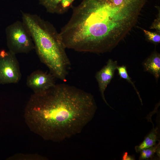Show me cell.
Returning a JSON list of instances; mask_svg holds the SVG:
<instances>
[{
	"label": "cell",
	"mask_w": 160,
	"mask_h": 160,
	"mask_svg": "<svg viewBox=\"0 0 160 160\" xmlns=\"http://www.w3.org/2000/svg\"><path fill=\"white\" fill-rule=\"evenodd\" d=\"M127 0H82L60 34L66 48L96 53L111 51L134 27Z\"/></svg>",
	"instance_id": "obj_1"
},
{
	"label": "cell",
	"mask_w": 160,
	"mask_h": 160,
	"mask_svg": "<svg viewBox=\"0 0 160 160\" xmlns=\"http://www.w3.org/2000/svg\"><path fill=\"white\" fill-rule=\"evenodd\" d=\"M29 106L37 113L44 132L60 140L80 133L97 108L91 94L64 83L34 93Z\"/></svg>",
	"instance_id": "obj_2"
},
{
	"label": "cell",
	"mask_w": 160,
	"mask_h": 160,
	"mask_svg": "<svg viewBox=\"0 0 160 160\" xmlns=\"http://www.w3.org/2000/svg\"><path fill=\"white\" fill-rule=\"evenodd\" d=\"M40 61L55 78L66 81L70 61L60 33L51 23L37 15L22 12Z\"/></svg>",
	"instance_id": "obj_3"
},
{
	"label": "cell",
	"mask_w": 160,
	"mask_h": 160,
	"mask_svg": "<svg viewBox=\"0 0 160 160\" xmlns=\"http://www.w3.org/2000/svg\"><path fill=\"white\" fill-rule=\"evenodd\" d=\"M9 51L16 55L28 53L34 48L30 33L23 21H17L5 29Z\"/></svg>",
	"instance_id": "obj_4"
},
{
	"label": "cell",
	"mask_w": 160,
	"mask_h": 160,
	"mask_svg": "<svg viewBox=\"0 0 160 160\" xmlns=\"http://www.w3.org/2000/svg\"><path fill=\"white\" fill-rule=\"evenodd\" d=\"M15 54L4 49L0 51V84H15L21 74Z\"/></svg>",
	"instance_id": "obj_5"
},
{
	"label": "cell",
	"mask_w": 160,
	"mask_h": 160,
	"mask_svg": "<svg viewBox=\"0 0 160 160\" xmlns=\"http://www.w3.org/2000/svg\"><path fill=\"white\" fill-rule=\"evenodd\" d=\"M55 78L50 73L37 70L33 71L28 76L26 84L33 90L34 93H39L54 86L55 84Z\"/></svg>",
	"instance_id": "obj_6"
},
{
	"label": "cell",
	"mask_w": 160,
	"mask_h": 160,
	"mask_svg": "<svg viewBox=\"0 0 160 160\" xmlns=\"http://www.w3.org/2000/svg\"><path fill=\"white\" fill-rule=\"evenodd\" d=\"M117 66L116 61L109 59L106 65L96 73L95 76L102 99L106 104L111 108H112L105 100L104 93L108 85L113 78Z\"/></svg>",
	"instance_id": "obj_7"
},
{
	"label": "cell",
	"mask_w": 160,
	"mask_h": 160,
	"mask_svg": "<svg viewBox=\"0 0 160 160\" xmlns=\"http://www.w3.org/2000/svg\"><path fill=\"white\" fill-rule=\"evenodd\" d=\"M75 0H39L40 4L51 13L63 14L72 6Z\"/></svg>",
	"instance_id": "obj_8"
},
{
	"label": "cell",
	"mask_w": 160,
	"mask_h": 160,
	"mask_svg": "<svg viewBox=\"0 0 160 160\" xmlns=\"http://www.w3.org/2000/svg\"><path fill=\"white\" fill-rule=\"evenodd\" d=\"M144 71L152 74L156 81L160 76V55L154 52L143 63Z\"/></svg>",
	"instance_id": "obj_9"
},
{
	"label": "cell",
	"mask_w": 160,
	"mask_h": 160,
	"mask_svg": "<svg viewBox=\"0 0 160 160\" xmlns=\"http://www.w3.org/2000/svg\"><path fill=\"white\" fill-rule=\"evenodd\" d=\"M158 128H153L150 133L145 137L143 141L139 145L135 146V149L137 152L142 150L156 145L158 140Z\"/></svg>",
	"instance_id": "obj_10"
},
{
	"label": "cell",
	"mask_w": 160,
	"mask_h": 160,
	"mask_svg": "<svg viewBox=\"0 0 160 160\" xmlns=\"http://www.w3.org/2000/svg\"><path fill=\"white\" fill-rule=\"evenodd\" d=\"M159 144L153 146L143 149L141 151L139 160L147 159L152 158L155 153L159 156Z\"/></svg>",
	"instance_id": "obj_11"
},
{
	"label": "cell",
	"mask_w": 160,
	"mask_h": 160,
	"mask_svg": "<svg viewBox=\"0 0 160 160\" xmlns=\"http://www.w3.org/2000/svg\"><path fill=\"white\" fill-rule=\"evenodd\" d=\"M116 70H117L118 74L121 78L126 80L129 83L131 84L136 91L141 102L142 103V101L140 97L139 92L136 89L133 82L132 81L131 78L129 76L128 74L126 66L124 65L121 66H118L117 67Z\"/></svg>",
	"instance_id": "obj_12"
},
{
	"label": "cell",
	"mask_w": 160,
	"mask_h": 160,
	"mask_svg": "<svg viewBox=\"0 0 160 160\" xmlns=\"http://www.w3.org/2000/svg\"><path fill=\"white\" fill-rule=\"evenodd\" d=\"M143 31L150 41L156 44L160 42V35L159 34L145 29L143 30Z\"/></svg>",
	"instance_id": "obj_13"
},
{
	"label": "cell",
	"mask_w": 160,
	"mask_h": 160,
	"mask_svg": "<svg viewBox=\"0 0 160 160\" xmlns=\"http://www.w3.org/2000/svg\"><path fill=\"white\" fill-rule=\"evenodd\" d=\"M160 16L157 19H155L152 24L151 25L150 28L151 29H155L158 32H160Z\"/></svg>",
	"instance_id": "obj_14"
},
{
	"label": "cell",
	"mask_w": 160,
	"mask_h": 160,
	"mask_svg": "<svg viewBox=\"0 0 160 160\" xmlns=\"http://www.w3.org/2000/svg\"><path fill=\"white\" fill-rule=\"evenodd\" d=\"M122 159L123 160H135L134 157L128 155L127 152L124 153L123 155Z\"/></svg>",
	"instance_id": "obj_15"
}]
</instances>
